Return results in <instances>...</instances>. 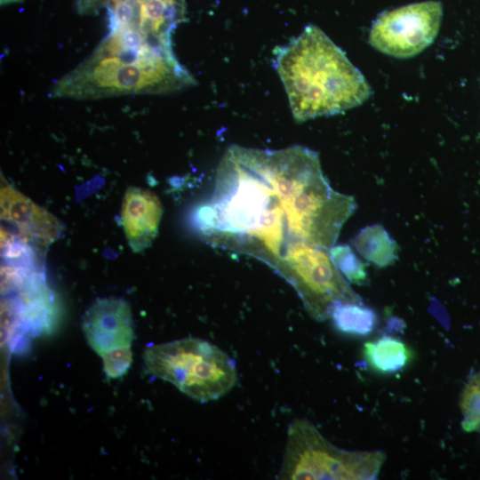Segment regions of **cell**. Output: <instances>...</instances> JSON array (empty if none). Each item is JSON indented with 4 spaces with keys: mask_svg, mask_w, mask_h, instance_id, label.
I'll return each mask as SVG.
<instances>
[{
    "mask_svg": "<svg viewBox=\"0 0 480 480\" xmlns=\"http://www.w3.org/2000/svg\"><path fill=\"white\" fill-rule=\"evenodd\" d=\"M275 65L297 122L344 112L372 94L362 73L315 25L280 48Z\"/></svg>",
    "mask_w": 480,
    "mask_h": 480,
    "instance_id": "obj_3",
    "label": "cell"
},
{
    "mask_svg": "<svg viewBox=\"0 0 480 480\" xmlns=\"http://www.w3.org/2000/svg\"><path fill=\"white\" fill-rule=\"evenodd\" d=\"M0 206L2 219L15 226L24 241L47 247L60 235V222L3 180V177Z\"/></svg>",
    "mask_w": 480,
    "mask_h": 480,
    "instance_id": "obj_8",
    "label": "cell"
},
{
    "mask_svg": "<svg viewBox=\"0 0 480 480\" xmlns=\"http://www.w3.org/2000/svg\"><path fill=\"white\" fill-rule=\"evenodd\" d=\"M82 329L89 346L101 356L131 347L134 332L130 305L121 298L98 299L84 315Z\"/></svg>",
    "mask_w": 480,
    "mask_h": 480,
    "instance_id": "obj_7",
    "label": "cell"
},
{
    "mask_svg": "<svg viewBox=\"0 0 480 480\" xmlns=\"http://www.w3.org/2000/svg\"><path fill=\"white\" fill-rule=\"evenodd\" d=\"M162 213L161 202L154 193L135 187L126 190L122 221L132 251L141 252L151 244L157 235Z\"/></svg>",
    "mask_w": 480,
    "mask_h": 480,
    "instance_id": "obj_9",
    "label": "cell"
},
{
    "mask_svg": "<svg viewBox=\"0 0 480 480\" xmlns=\"http://www.w3.org/2000/svg\"><path fill=\"white\" fill-rule=\"evenodd\" d=\"M331 318L340 332L352 335H367L377 324V315L362 302H345L338 305Z\"/></svg>",
    "mask_w": 480,
    "mask_h": 480,
    "instance_id": "obj_12",
    "label": "cell"
},
{
    "mask_svg": "<svg viewBox=\"0 0 480 480\" xmlns=\"http://www.w3.org/2000/svg\"><path fill=\"white\" fill-rule=\"evenodd\" d=\"M356 208L353 196L331 187L316 151L233 145L195 221L212 246L254 258L283 277L312 248L329 251Z\"/></svg>",
    "mask_w": 480,
    "mask_h": 480,
    "instance_id": "obj_1",
    "label": "cell"
},
{
    "mask_svg": "<svg viewBox=\"0 0 480 480\" xmlns=\"http://www.w3.org/2000/svg\"><path fill=\"white\" fill-rule=\"evenodd\" d=\"M103 370L106 375L115 379L123 376L129 369L132 353L131 347L112 349L102 356Z\"/></svg>",
    "mask_w": 480,
    "mask_h": 480,
    "instance_id": "obj_14",
    "label": "cell"
},
{
    "mask_svg": "<svg viewBox=\"0 0 480 480\" xmlns=\"http://www.w3.org/2000/svg\"><path fill=\"white\" fill-rule=\"evenodd\" d=\"M352 243L362 257L377 267L393 265L398 259V245L381 225L365 227Z\"/></svg>",
    "mask_w": 480,
    "mask_h": 480,
    "instance_id": "obj_10",
    "label": "cell"
},
{
    "mask_svg": "<svg viewBox=\"0 0 480 480\" xmlns=\"http://www.w3.org/2000/svg\"><path fill=\"white\" fill-rule=\"evenodd\" d=\"M76 72L82 87L97 99L165 94L196 82L177 60L172 37L148 28L140 17L125 25H110Z\"/></svg>",
    "mask_w": 480,
    "mask_h": 480,
    "instance_id": "obj_2",
    "label": "cell"
},
{
    "mask_svg": "<svg viewBox=\"0 0 480 480\" xmlns=\"http://www.w3.org/2000/svg\"><path fill=\"white\" fill-rule=\"evenodd\" d=\"M330 256L349 283L364 285L368 283L366 264L364 263L348 244H334L330 250Z\"/></svg>",
    "mask_w": 480,
    "mask_h": 480,
    "instance_id": "obj_13",
    "label": "cell"
},
{
    "mask_svg": "<svg viewBox=\"0 0 480 480\" xmlns=\"http://www.w3.org/2000/svg\"><path fill=\"white\" fill-rule=\"evenodd\" d=\"M442 15V4L434 0L382 12L372 26L369 43L392 57H413L433 43Z\"/></svg>",
    "mask_w": 480,
    "mask_h": 480,
    "instance_id": "obj_6",
    "label": "cell"
},
{
    "mask_svg": "<svg viewBox=\"0 0 480 480\" xmlns=\"http://www.w3.org/2000/svg\"><path fill=\"white\" fill-rule=\"evenodd\" d=\"M143 358L152 375L201 403L220 398L237 381L234 359L199 338L151 345L146 348Z\"/></svg>",
    "mask_w": 480,
    "mask_h": 480,
    "instance_id": "obj_4",
    "label": "cell"
},
{
    "mask_svg": "<svg viewBox=\"0 0 480 480\" xmlns=\"http://www.w3.org/2000/svg\"><path fill=\"white\" fill-rule=\"evenodd\" d=\"M364 356L372 369L390 373L405 366L411 358V352L403 341L391 336H382L364 344Z\"/></svg>",
    "mask_w": 480,
    "mask_h": 480,
    "instance_id": "obj_11",
    "label": "cell"
},
{
    "mask_svg": "<svg viewBox=\"0 0 480 480\" xmlns=\"http://www.w3.org/2000/svg\"><path fill=\"white\" fill-rule=\"evenodd\" d=\"M386 459L381 451H347L333 445L307 420H293L279 479H375Z\"/></svg>",
    "mask_w": 480,
    "mask_h": 480,
    "instance_id": "obj_5",
    "label": "cell"
}]
</instances>
